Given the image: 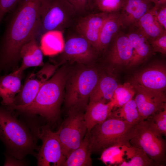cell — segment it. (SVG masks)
<instances>
[{
	"label": "cell",
	"instance_id": "obj_1",
	"mask_svg": "<svg viewBox=\"0 0 166 166\" xmlns=\"http://www.w3.org/2000/svg\"><path fill=\"white\" fill-rule=\"evenodd\" d=\"M42 0H21L13 12L0 40V75L18 68L22 47L38 33Z\"/></svg>",
	"mask_w": 166,
	"mask_h": 166
},
{
	"label": "cell",
	"instance_id": "obj_2",
	"mask_svg": "<svg viewBox=\"0 0 166 166\" xmlns=\"http://www.w3.org/2000/svg\"><path fill=\"white\" fill-rule=\"evenodd\" d=\"M69 69L65 65L58 68L42 85L30 104L23 106L12 105L9 107L14 110L17 115L29 117L39 116L49 125L56 123L60 118Z\"/></svg>",
	"mask_w": 166,
	"mask_h": 166
},
{
	"label": "cell",
	"instance_id": "obj_3",
	"mask_svg": "<svg viewBox=\"0 0 166 166\" xmlns=\"http://www.w3.org/2000/svg\"><path fill=\"white\" fill-rule=\"evenodd\" d=\"M15 111L0 105V140L4 144L6 154L24 159L28 155L35 156L38 151V139L24 122L19 120Z\"/></svg>",
	"mask_w": 166,
	"mask_h": 166
},
{
	"label": "cell",
	"instance_id": "obj_4",
	"mask_svg": "<svg viewBox=\"0 0 166 166\" xmlns=\"http://www.w3.org/2000/svg\"><path fill=\"white\" fill-rule=\"evenodd\" d=\"M136 125L109 116L89 132L91 154H101L105 150L114 146H130L129 141Z\"/></svg>",
	"mask_w": 166,
	"mask_h": 166
},
{
	"label": "cell",
	"instance_id": "obj_5",
	"mask_svg": "<svg viewBox=\"0 0 166 166\" xmlns=\"http://www.w3.org/2000/svg\"><path fill=\"white\" fill-rule=\"evenodd\" d=\"M100 77L97 69L89 65H83L71 71L69 70L63 100L66 108L85 111Z\"/></svg>",
	"mask_w": 166,
	"mask_h": 166
},
{
	"label": "cell",
	"instance_id": "obj_6",
	"mask_svg": "<svg viewBox=\"0 0 166 166\" xmlns=\"http://www.w3.org/2000/svg\"><path fill=\"white\" fill-rule=\"evenodd\" d=\"M25 121L42 145L35 156L39 166H63L66 159L61 145L55 132L48 124L40 125L35 118H27Z\"/></svg>",
	"mask_w": 166,
	"mask_h": 166
},
{
	"label": "cell",
	"instance_id": "obj_7",
	"mask_svg": "<svg viewBox=\"0 0 166 166\" xmlns=\"http://www.w3.org/2000/svg\"><path fill=\"white\" fill-rule=\"evenodd\" d=\"M39 31L62 32L74 27L80 17L67 0H42Z\"/></svg>",
	"mask_w": 166,
	"mask_h": 166
},
{
	"label": "cell",
	"instance_id": "obj_8",
	"mask_svg": "<svg viewBox=\"0 0 166 166\" xmlns=\"http://www.w3.org/2000/svg\"><path fill=\"white\" fill-rule=\"evenodd\" d=\"M163 135L149 118L140 121L136 127L130 145L142 149L156 166L166 165V141Z\"/></svg>",
	"mask_w": 166,
	"mask_h": 166
},
{
	"label": "cell",
	"instance_id": "obj_9",
	"mask_svg": "<svg viewBox=\"0 0 166 166\" xmlns=\"http://www.w3.org/2000/svg\"><path fill=\"white\" fill-rule=\"evenodd\" d=\"M85 112L77 109H68L67 117L56 132L66 158L79 146L86 133Z\"/></svg>",
	"mask_w": 166,
	"mask_h": 166
},
{
	"label": "cell",
	"instance_id": "obj_10",
	"mask_svg": "<svg viewBox=\"0 0 166 166\" xmlns=\"http://www.w3.org/2000/svg\"><path fill=\"white\" fill-rule=\"evenodd\" d=\"M65 42L63 51L60 53V65L65 62L91 65L98 57V53L89 42L76 31Z\"/></svg>",
	"mask_w": 166,
	"mask_h": 166
},
{
	"label": "cell",
	"instance_id": "obj_11",
	"mask_svg": "<svg viewBox=\"0 0 166 166\" xmlns=\"http://www.w3.org/2000/svg\"><path fill=\"white\" fill-rule=\"evenodd\" d=\"M60 65L57 63H46L37 72L30 73L15 97L13 105L23 106L31 103L42 85L53 75Z\"/></svg>",
	"mask_w": 166,
	"mask_h": 166
},
{
	"label": "cell",
	"instance_id": "obj_12",
	"mask_svg": "<svg viewBox=\"0 0 166 166\" xmlns=\"http://www.w3.org/2000/svg\"><path fill=\"white\" fill-rule=\"evenodd\" d=\"M132 85L135 91L134 100L141 121L166 107V97L164 91L151 89L135 83Z\"/></svg>",
	"mask_w": 166,
	"mask_h": 166
},
{
	"label": "cell",
	"instance_id": "obj_13",
	"mask_svg": "<svg viewBox=\"0 0 166 166\" xmlns=\"http://www.w3.org/2000/svg\"><path fill=\"white\" fill-rule=\"evenodd\" d=\"M110 14L98 12L80 17L74 26L75 31L87 40L98 54L100 31Z\"/></svg>",
	"mask_w": 166,
	"mask_h": 166
},
{
	"label": "cell",
	"instance_id": "obj_14",
	"mask_svg": "<svg viewBox=\"0 0 166 166\" xmlns=\"http://www.w3.org/2000/svg\"><path fill=\"white\" fill-rule=\"evenodd\" d=\"M109 45L107 60L115 65H128L133 55V49L126 34L119 30Z\"/></svg>",
	"mask_w": 166,
	"mask_h": 166
},
{
	"label": "cell",
	"instance_id": "obj_15",
	"mask_svg": "<svg viewBox=\"0 0 166 166\" xmlns=\"http://www.w3.org/2000/svg\"><path fill=\"white\" fill-rule=\"evenodd\" d=\"M136 74L133 83L154 90L164 91L166 87V69L164 65L157 63Z\"/></svg>",
	"mask_w": 166,
	"mask_h": 166
},
{
	"label": "cell",
	"instance_id": "obj_16",
	"mask_svg": "<svg viewBox=\"0 0 166 166\" xmlns=\"http://www.w3.org/2000/svg\"><path fill=\"white\" fill-rule=\"evenodd\" d=\"M154 6L153 0H124L119 15L121 26H132Z\"/></svg>",
	"mask_w": 166,
	"mask_h": 166
},
{
	"label": "cell",
	"instance_id": "obj_17",
	"mask_svg": "<svg viewBox=\"0 0 166 166\" xmlns=\"http://www.w3.org/2000/svg\"><path fill=\"white\" fill-rule=\"evenodd\" d=\"M128 28L126 34L133 47V55L128 65L132 67L143 62L153 52L148 39L138 28L132 26Z\"/></svg>",
	"mask_w": 166,
	"mask_h": 166
},
{
	"label": "cell",
	"instance_id": "obj_18",
	"mask_svg": "<svg viewBox=\"0 0 166 166\" xmlns=\"http://www.w3.org/2000/svg\"><path fill=\"white\" fill-rule=\"evenodd\" d=\"M23 72L16 69L9 74L0 75V97L1 105L10 106L13 105L16 96L20 92L22 85Z\"/></svg>",
	"mask_w": 166,
	"mask_h": 166
},
{
	"label": "cell",
	"instance_id": "obj_19",
	"mask_svg": "<svg viewBox=\"0 0 166 166\" xmlns=\"http://www.w3.org/2000/svg\"><path fill=\"white\" fill-rule=\"evenodd\" d=\"M43 53L36 40L34 38L25 43L20 52L22 63L16 70L20 72L30 67L43 66Z\"/></svg>",
	"mask_w": 166,
	"mask_h": 166
},
{
	"label": "cell",
	"instance_id": "obj_20",
	"mask_svg": "<svg viewBox=\"0 0 166 166\" xmlns=\"http://www.w3.org/2000/svg\"><path fill=\"white\" fill-rule=\"evenodd\" d=\"M114 108L110 101L105 103L100 101L89 102L84 113V119L87 132L96 125L105 120Z\"/></svg>",
	"mask_w": 166,
	"mask_h": 166
},
{
	"label": "cell",
	"instance_id": "obj_21",
	"mask_svg": "<svg viewBox=\"0 0 166 166\" xmlns=\"http://www.w3.org/2000/svg\"><path fill=\"white\" fill-rule=\"evenodd\" d=\"M160 5L159 3H155L154 6L132 26L138 28L148 39L166 34V31L158 23L155 16V11Z\"/></svg>",
	"mask_w": 166,
	"mask_h": 166
},
{
	"label": "cell",
	"instance_id": "obj_22",
	"mask_svg": "<svg viewBox=\"0 0 166 166\" xmlns=\"http://www.w3.org/2000/svg\"><path fill=\"white\" fill-rule=\"evenodd\" d=\"M118 85L116 80L111 76H100L90 94L89 103L100 101L107 103L109 102Z\"/></svg>",
	"mask_w": 166,
	"mask_h": 166
},
{
	"label": "cell",
	"instance_id": "obj_23",
	"mask_svg": "<svg viewBox=\"0 0 166 166\" xmlns=\"http://www.w3.org/2000/svg\"><path fill=\"white\" fill-rule=\"evenodd\" d=\"M120 13H110L103 25L99 35V53L106 50L113 38L120 30L121 26Z\"/></svg>",
	"mask_w": 166,
	"mask_h": 166
},
{
	"label": "cell",
	"instance_id": "obj_24",
	"mask_svg": "<svg viewBox=\"0 0 166 166\" xmlns=\"http://www.w3.org/2000/svg\"><path fill=\"white\" fill-rule=\"evenodd\" d=\"M63 33L61 31L55 30L42 34L40 46L44 55L53 56L63 51L65 42Z\"/></svg>",
	"mask_w": 166,
	"mask_h": 166
},
{
	"label": "cell",
	"instance_id": "obj_25",
	"mask_svg": "<svg viewBox=\"0 0 166 166\" xmlns=\"http://www.w3.org/2000/svg\"><path fill=\"white\" fill-rule=\"evenodd\" d=\"M89 137V132L87 131L81 144L69 154L63 166L92 165Z\"/></svg>",
	"mask_w": 166,
	"mask_h": 166
},
{
	"label": "cell",
	"instance_id": "obj_26",
	"mask_svg": "<svg viewBox=\"0 0 166 166\" xmlns=\"http://www.w3.org/2000/svg\"><path fill=\"white\" fill-rule=\"evenodd\" d=\"M124 161L119 166H156L141 149L135 146H123Z\"/></svg>",
	"mask_w": 166,
	"mask_h": 166
},
{
	"label": "cell",
	"instance_id": "obj_27",
	"mask_svg": "<svg viewBox=\"0 0 166 166\" xmlns=\"http://www.w3.org/2000/svg\"><path fill=\"white\" fill-rule=\"evenodd\" d=\"M109 116L133 124L141 121L136 104L132 99L117 109H113Z\"/></svg>",
	"mask_w": 166,
	"mask_h": 166
},
{
	"label": "cell",
	"instance_id": "obj_28",
	"mask_svg": "<svg viewBox=\"0 0 166 166\" xmlns=\"http://www.w3.org/2000/svg\"><path fill=\"white\" fill-rule=\"evenodd\" d=\"M135 94V89L130 83L127 82L122 85H118L111 101L113 104L114 108L122 106L132 99Z\"/></svg>",
	"mask_w": 166,
	"mask_h": 166
},
{
	"label": "cell",
	"instance_id": "obj_29",
	"mask_svg": "<svg viewBox=\"0 0 166 166\" xmlns=\"http://www.w3.org/2000/svg\"><path fill=\"white\" fill-rule=\"evenodd\" d=\"M123 146H114L105 150L101 154V160L105 163L118 166L124 160Z\"/></svg>",
	"mask_w": 166,
	"mask_h": 166
},
{
	"label": "cell",
	"instance_id": "obj_30",
	"mask_svg": "<svg viewBox=\"0 0 166 166\" xmlns=\"http://www.w3.org/2000/svg\"><path fill=\"white\" fill-rule=\"evenodd\" d=\"M124 0H103L95 7L99 12L113 13L120 12L123 5Z\"/></svg>",
	"mask_w": 166,
	"mask_h": 166
},
{
	"label": "cell",
	"instance_id": "obj_31",
	"mask_svg": "<svg viewBox=\"0 0 166 166\" xmlns=\"http://www.w3.org/2000/svg\"><path fill=\"white\" fill-rule=\"evenodd\" d=\"M79 17L93 13L92 0H67Z\"/></svg>",
	"mask_w": 166,
	"mask_h": 166
},
{
	"label": "cell",
	"instance_id": "obj_32",
	"mask_svg": "<svg viewBox=\"0 0 166 166\" xmlns=\"http://www.w3.org/2000/svg\"><path fill=\"white\" fill-rule=\"evenodd\" d=\"M154 123L159 132L164 136L166 135V107L149 117Z\"/></svg>",
	"mask_w": 166,
	"mask_h": 166
},
{
	"label": "cell",
	"instance_id": "obj_33",
	"mask_svg": "<svg viewBox=\"0 0 166 166\" xmlns=\"http://www.w3.org/2000/svg\"><path fill=\"white\" fill-rule=\"evenodd\" d=\"M148 40L153 53L159 52L163 55H166V34Z\"/></svg>",
	"mask_w": 166,
	"mask_h": 166
},
{
	"label": "cell",
	"instance_id": "obj_34",
	"mask_svg": "<svg viewBox=\"0 0 166 166\" xmlns=\"http://www.w3.org/2000/svg\"><path fill=\"white\" fill-rule=\"evenodd\" d=\"M155 18L159 25L166 31V4L160 5L155 13Z\"/></svg>",
	"mask_w": 166,
	"mask_h": 166
},
{
	"label": "cell",
	"instance_id": "obj_35",
	"mask_svg": "<svg viewBox=\"0 0 166 166\" xmlns=\"http://www.w3.org/2000/svg\"><path fill=\"white\" fill-rule=\"evenodd\" d=\"M21 0H0V10L6 14L14 10Z\"/></svg>",
	"mask_w": 166,
	"mask_h": 166
},
{
	"label": "cell",
	"instance_id": "obj_36",
	"mask_svg": "<svg viewBox=\"0 0 166 166\" xmlns=\"http://www.w3.org/2000/svg\"><path fill=\"white\" fill-rule=\"evenodd\" d=\"M4 166H25L28 164L24 159H20L5 154Z\"/></svg>",
	"mask_w": 166,
	"mask_h": 166
},
{
	"label": "cell",
	"instance_id": "obj_37",
	"mask_svg": "<svg viewBox=\"0 0 166 166\" xmlns=\"http://www.w3.org/2000/svg\"><path fill=\"white\" fill-rule=\"evenodd\" d=\"M154 2L159 3L160 5L166 4V0H154Z\"/></svg>",
	"mask_w": 166,
	"mask_h": 166
},
{
	"label": "cell",
	"instance_id": "obj_38",
	"mask_svg": "<svg viewBox=\"0 0 166 166\" xmlns=\"http://www.w3.org/2000/svg\"><path fill=\"white\" fill-rule=\"evenodd\" d=\"M103 0H92L94 9H95V7L96 5Z\"/></svg>",
	"mask_w": 166,
	"mask_h": 166
}]
</instances>
